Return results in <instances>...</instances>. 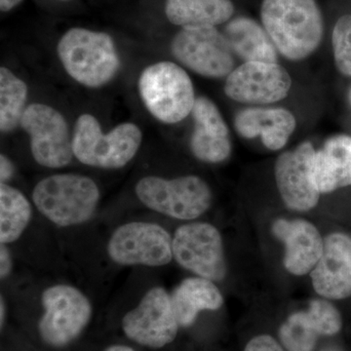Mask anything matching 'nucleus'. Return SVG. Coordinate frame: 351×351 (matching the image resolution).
Listing matches in <instances>:
<instances>
[{"label": "nucleus", "mask_w": 351, "mask_h": 351, "mask_svg": "<svg viewBox=\"0 0 351 351\" xmlns=\"http://www.w3.org/2000/svg\"><path fill=\"white\" fill-rule=\"evenodd\" d=\"M191 113L195 129L189 147L193 156L206 163L225 161L232 154V142L230 129L216 104L207 97H198Z\"/></svg>", "instance_id": "obj_15"}, {"label": "nucleus", "mask_w": 351, "mask_h": 351, "mask_svg": "<svg viewBox=\"0 0 351 351\" xmlns=\"http://www.w3.org/2000/svg\"><path fill=\"white\" fill-rule=\"evenodd\" d=\"M108 257L120 265L162 267L173 257V237L157 223L131 221L119 226L108 242Z\"/></svg>", "instance_id": "obj_8"}, {"label": "nucleus", "mask_w": 351, "mask_h": 351, "mask_svg": "<svg viewBox=\"0 0 351 351\" xmlns=\"http://www.w3.org/2000/svg\"><path fill=\"white\" fill-rule=\"evenodd\" d=\"M13 261L11 252L5 244L0 246V276L1 279H5L12 272Z\"/></svg>", "instance_id": "obj_29"}, {"label": "nucleus", "mask_w": 351, "mask_h": 351, "mask_svg": "<svg viewBox=\"0 0 351 351\" xmlns=\"http://www.w3.org/2000/svg\"><path fill=\"white\" fill-rule=\"evenodd\" d=\"M291 88L290 73L280 64L245 62L226 77L225 93L239 103L267 105L285 99Z\"/></svg>", "instance_id": "obj_13"}, {"label": "nucleus", "mask_w": 351, "mask_h": 351, "mask_svg": "<svg viewBox=\"0 0 351 351\" xmlns=\"http://www.w3.org/2000/svg\"><path fill=\"white\" fill-rule=\"evenodd\" d=\"M244 351H285L276 339L269 335L255 337L247 343Z\"/></svg>", "instance_id": "obj_28"}, {"label": "nucleus", "mask_w": 351, "mask_h": 351, "mask_svg": "<svg viewBox=\"0 0 351 351\" xmlns=\"http://www.w3.org/2000/svg\"><path fill=\"white\" fill-rule=\"evenodd\" d=\"M57 52L64 71L85 87L104 86L119 71V52L106 32L73 27L60 39Z\"/></svg>", "instance_id": "obj_2"}, {"label": "nucleus", "mask_w": 351, "mask_h": 351, "mask_svg": "<svg viewBox=\"0 0 351 351\" xmlns=\"http://www.w3.org/2000/svg\"><path fill=\"white\" fill-rule=\"evenodd\" d=\"M261 20L277 51L302 61L319 47L324 24L315 0H263Z\"/></svg>", "instance_id": "obj_1"}, {"label": "nucleus", "mask_w": 351, "mask_h": 351, "mask_svg": "<svg viewBox=\"0 0 351 351\" xmlns=\"http://www.w3.org/2000/svg\"><path fill=\"white\" fill-rule=\"evenodd\" d=\"M223 34L233 54L244 62L276 63V45L263 25L255 20L244 16L235 18L226 25Z\"/></svg>", "instance_id": "obj_21"}, {"label": "nucleus", "mask_w": 351, "mask_h": 351, "mask_svg": "<svg viewBox=\"0 0 351 351\" xmlns=\"http://www.w3.org/2000/svg\"><path fill=\"white\" fill-rule=\"evenodd\" d=\"M173 257L184 269L211 281L225 278L226 265L223 239L211 223L180 226L173 237Z\"/></svg>", "instance_id": "obj_11"}, {"label": "nucleus", "mask_w": 351, "mask_h": 351, "mask_svg": "<svg viewBox=\"0 0 351 351\" xmlns=\"http://www.w3.org/2000/svg\"><path fill=\"white\" fill-rule=\"evenodd\" d=\"M121 325L127 338L149 348L169 345L180 328L171 295L162 287L147 291L138 306L125 314Z\"/></svg>", "instance_id": "obj_12"}, {"label": "nucleus", "mask_w": 351, "mask_h": 351, "mask_svg": "<svg viewBox=\"0 0 351 351\" xmlns=\"http://www.w3.org/2000/svg\"><path fill=\"white\" fill-rule=\"evenodd\" d=\"M136 195L145 207L178 219H193L205 213L212 203L207 182L195 175L175 179L147 176L137 182Z\"/></svg>", "instance_id": "obj_6"}, {"label": "nucleus", "mask_w": 351, "mask_h": 351, "mask_svg": "<svg viewBox=\"0 0 351 351\" xmlns=\"http://www.w3.org/2000/svg\"><path fill=\"white\" fill-rule=\"evenodd\" d=\"M31 203L19 189L0 184V242L11 244L17 241L32 219Z\"/></svg>", "instance_id": "obj_23"}, {"label": "nucleus", "mask_w": 351, "mask_h": 351, "mask_svg": "<svg viewBox=\"0 0 351 351\" xmlns=\"http://www.w3.org/2000/svg\"><path fill=\"white\" fill-rule=\"evenodd\" d=\"M316 293L328 299L351 295V239L332 233L324 240L322 256L311 272Z\"/></svg>", "instance_id": "obj_16"}, {"label": "nucleus", "mask_w": 351, "mask_h": 351, "mask_svg": "<svg viewBox=\"0 0 351 351\" xmlns=\"http://www.w3.org/2000/svg\"><path fill=\"white\" fill-rule=\"evenodd\" d=\"M274 235L285 245L284 265L290 274L304 276L313 271L322 256L324 240L317 228L304 219H277Z\"/></svg>", "instance_id": "obj_17"}, {"label": "nucleus", "mask_w": 351, "mask_h": 351, "mask_svg": "<svg viewBox=\"0 0 351 351\" xmlns=\"http://www.w3.org/2000/svg\"><path fill=\"white\" fill-rule=\"evenodd\" d=\"M105 351H135L130 346L123 345H114L108 346Z\"/></svg>", "instance_id": "obj_33"}, {"label": "nucleus", "mask_w": 351, "mask_h": 351, "mask_svg": "<svg viewBox=\"0 0 351 351\" xmlns=\"http://www.w3.org/2000/svg\"><path fill=\"white\" fill-rule=\"evenodd\" d=\"M335 63L343 75L351 76V15H343L332 34Z\"/></svg>", "instance_id": "obj_26"}, {"label": "nucleus", "mask_w": 351, "mask_h": 351, "mask_svg": "<svg viewBox=\"0 0 351 351\" xmlns=\"http://www.w3.org/2000/svg\"><path fill=\"white\" fill-rule=\"evenodd\" d=\"M138 88L145 107L163 123H178L193 112L195 88L179 64L158 62L147 66L141 73Z\"/></svg>", "instance_id": "obj_5"}, {"label": "nucleus", "mask_w": 351, "mask_h": 351, "mask_svg": "<svg viewBox=\"0 0 351 351\" xmlns=\"http://www.w3.org/2000/svg\"><path fill=\"white\" fill-rule=\"evenodd\" d=\"M27 100V86L6 66L0 68V130L9 133L21 124Z\"/></svg>", "instance_id": "obj_24"}, {"label": "nucleus", "mask_w": 351, "mask_h": 351, "mask_svg": "<svg viewBox=\"0 0 351 351\" xmlns=\"http://www.w3.org/2000/svg\"><path fill=\"white\" fill-rule=\"evenodd\" d=\"M22 0H0V10L2 12H8L14 7L18 5Z\"/></svg>", "instance_id": "obj_31"}, {"label": "nucleus", "mask_w": 351, "mask_h": 351, "mask_svg": "<svg viewBox=\"0 0 351 351\" xmlns=\"http://www.w3.org/2000/svg\"><path fill=\"white\" fill-rule=\"evenodd\" d=\"M100 196V189L91 178L73 173L49 176L38 182L32 191V201L38 211L59 226L89 221Z\"/></svg>", "instance_id": "obj_3"}, {"label": "nucleus", "mask_w": 351, "mask_h": 351, "mask_svg": "<svg viewBox=\"0 0 351 351\" xmlns=\"http://www.w3.org/2000/svg\"><path fill=\"white\" fill-rule=\"evenodd\" d=\"M306 311L321 336H334L341 329V314L329 302L313 300Z\"/></svg>", "instance_id": "obj_27"}, {"label": "nucleus", "mask_w": 351, "mask_h": 351, "mask_svg": "<svg viewBox=\"0 0 351 351\" xmlns=\"http://www.w3.org/2000/svg\"><path fill=\"white\" fill-rule=\"evenodd\" d=\"M350 105H351V90H350Z\"/></svg>", "instance_id": "obj_34"}, {"label": "nucleus", "mask_w": 351, "mask_h": 351, "mask_svg": "<svg viewBox=\"0 0 351 351\" xmlns=\"http://www.w3.org/2000/svg\"><path fill=\"white\" fill-rule=\"evenodd\" d=\"M315 149L304 142L295 151L284 152L277 158L274 174L277 188L285 204L295 211H309L317 205L320 191L311 174Z\"/></svg>", "instance_id": "obj_14"}, {"label": "nucleus", "mask_w": 351, "mask_h": 351, "mask_svg": "<svg viewBox=\"0 0 351 351\" xmlns=\"http://www.w3.org/2000/svg\"><path fill=\"white\" fill-rule=\"evenodd\" d=\"M44 313L39 336L46 345L63 348L73 343L91 320L92 304L80 289L66 284L48 287L41 295Z\"/></svg>", "instance_id": "obj_7"}, {"label": "nucleus", "mask_w": 351, "mask_h": 351, "mask_svg": "<svg viewBox=\"0 0 351 351\" xmlns=\"http://www.w3.org/2000/svg\"><path fill=\"white\" fill-rule=\"evenodd\" d=\"M311 174L320 193L351 186V137L337 135L328 138L314 154Z\"/></svg>", "instance_id": "obj_19"}, {"label": "nucleus", "mask_w": 351, "mask_h": 351, "mask_svg": "<svg viewBox=\"0 0 351 351\" xmlns=\"http://www.w3.org/2000/svg\"><path fill=\"white\" fill-rule=\"evenodd\" d=\"M319 337L306 311L289 316L279 330V338L288 351H313Z\"/></svg>", "instance_id": "obj_25"}, {"label": "nucleus", "mask_w": 351, "mask_h": 351, "mask_svg": "<svg viewBox=\"0 0 351 351\" xmlns=\"http://www.w3.org/2000/svg\"><path fill=\"white\" fill-rule=\"evenodd\" d=\"M171 50L180 63L204 77H228L234 69L232 48L216 27H184L173 38Z\"/></svg>", "instance_id": "obj_9"}, {"label": "nucleus", "mask_w": 351, "mask_h": 351, "mask_svg": "<svg viewBox=\"0 0 351 351\" xmlns=\"http://www.w3.org/2000/svg\"><path fill=\"white\" fill-rule=\"evenodd\" d=\"M171 301L180 327L189 328L200 311L221 308L223 298L213 281L197 276L182 280L171 294Z\"/></svg>", "instance_id": "obj_20"}, {"label": "nucleus", "mask_w": 351, "mask_h": 351, "mask_svg": "<svg viewBox=\"0 0 351 351\" xmlns=\"http://www.w3.org/2000/svg\"><path fill=\"white\" fill-rule=\"evenodd\" d=\"M295 125L294 114L285 108H246L237 113L234 119V127L240 136L246 138L260 136L270 151L285 147Z\"/></svg>", "instance_id": "obj_18"}, {"label": "nucleus", "mask_w": 351, "mask_h": 351, "mask_svg": "<svg viewBox=\"0 0 351 351\" xmlns=\"http://www.w3.org/2000/svg\"><path fill=\"white\" fill-rule=\"evenodd\" d=\"M232 0H166L165 14L173 25L184 27H216L232 19Z\"/></svg>", "instance_id": "obj_22"}, {"label": "nucleus", "mask_w": 351, "mask_h": 351, "mask_svg": "<svg viewBox=\"0 0 351 351\" xmlns=\"http://www.w3.org/2000/svg\"><path fill=\"white\" fill-rule=\"evenodd\" d=\"M14 165L12 161L4 154L0 156V180L1 184H7V182L12 179L14 175Z\"/></svg>", "instance_id": "obj_30"}, {"label": "nucleus", "mask_w": 351, "mask_h": 351, "mask_svg": "<svg viewBox=\"0 0 351 351\" xmlns=\"http://www.w3.org/2000/svg\"><path fill=\"white\" fill-rule=\"evenodd\" d=\"M20 125L31 138L32 156L39 165L58 169L71 162L75 156L73 138L61 112L44 104H32Z\"/></svg>", "instance_id": "obj_10"}, {"label": "nucleus", "mask_w": 351, "mask_h": 351, "mask_svg": "<svg viewBox=\"0 0 351 351\" xmlns=\"http://www.w3.org/2000/svg\"><path fill=\"white\" fill-rule=\"evenodd\" d=\"M142 141V131L136 124L126 122L104 134L96 117L85 113L75 122L73 154L84 165L119 169L136 156Z\"/></svg>", "instance_id": "obj_4"}, {"label": "nucleus", "mask_w": 351, "mask_h": 351, "mask_svg": "<svg viewBox=\"0 0 351 351\" xmlns=\"http://www.w3.org/2000/svg\"><path fill=\"white\" fill-rule=\"evenodd\" d=\"M6 318V304L4 301V298L1 295V301H0V325H1V329L3 328L4 322H5Z\"/></svg>", "instance_id": "obj_32"}]
</instances>
